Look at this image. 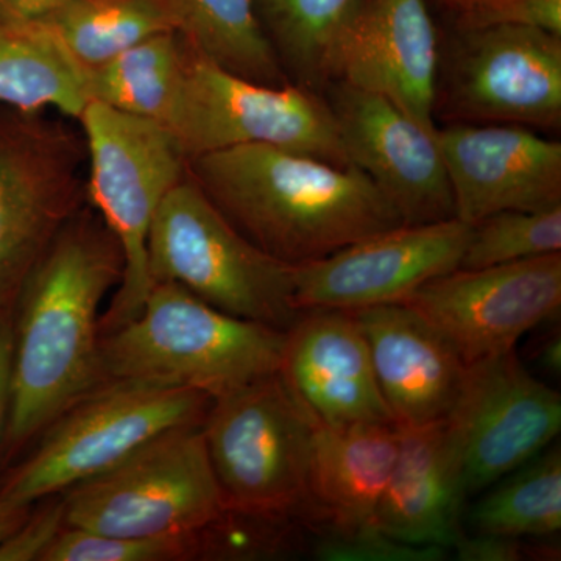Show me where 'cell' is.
Listing matches in <instances>:
<instances>
[{"instance_id": "cell-31", "label": "cell", "mask_w": 561, "mask_h": 561, "mask_svg": "<svg viewBox=\"0 0 561 561\" xmlns=\"http://www.w3.org/2000/svg\"><path fill=\"white\" fill-rule=\"evenodd\" d=\"M312 556L323 561H440L448 549L394 540L375 524L348 534L317 530Z\"/></svg>"}, {"instance_id": "cell-21", "label": "cell", "mask_w": 561, "mask_h": 561, "mask_svg": "<svg viewBox=\"0 0 561 561\" xmlns=\"http://www.w3.org/2000/svg\"><path fill=\"white\" fill-rule=\"evenodd\" d=\"M398 449L394 424H316L309 459L313 531L348 534L375 524Z\"/></svg>"}, {"instance_id": "cell-32", "label": "cell", "mask_w": 561, "mask_h": 561, "mask_svg": "<svg viewBox=\"0 0 561 561\" xmlns=\"http://www.w3.org/2000/svg\"><path fill=\"white\" fill-rule=\"evenodd\" d=\"M31 512L25 522L0 545V561H43L47 549L66 526L61 494Z\"/></svg>"}, {"instance_id": "cell-36", "label": "cell", "mask_w": 561, "mask_h": 561, "mask_svg": "<svg viewBox=\"0 0 561 561\" xmlns=\"http://www.w3.org/2000/svg\"><path fill=\"white\" fill-rule=\"evenodd\" d=\"M68 0H0V16L10 20L38 21L60 9Z\"/></svg>"}, {"instance_id": "cell-18", "label": "cell", "mask_w": 561, "mask_h": 561, "mask_svg": "<svg viewBox=\"0 0 561 561\" xmlns=\"http://www.w3.org/2000/svg\"><path fill=\"white\" fill-rule=\"evenodd\" d=\"M278 375L320 426L394 424L367 339L350 311L302 312L286 331Z\"/></svg>"}, {"instance_id": "cell-12", "label": "cell", "mask_w": 561, "mask_h": 561, "mask_svg": "<svg viewBox=\"0 0 561 561\" xmlns=\"http://www.w3.org/2000/svg\"><path fill=\"white\" fill-rule=\"evenodd\" d=\"M465 497L478 496L545 451L561 430V397L515 351L467 365L445 419Z\"/></svg>"}, {"instance_id": "cell-4", "label": "cell", "mask_w": 561, "mask_h": 561, "mask_svg": "<svg viewBox=\"0 0 561 561\" xmlns=\"http://www.w3.org/2000/svg\"><path fill=\"white\" fill-rule=\"evenodd\" d=\"M88 153L87 202L119 242L124 275L102 313V334L127 323L151 289L147 242L169 192L187 175L186 151L160 122L90 102L79 117Z\"/></svg>"}, {"instance_id": "cell-25", "label": "cell", "mask_w": 561, "mask_h": 561, "mask_svg": "<svg viewBox=\"0 0 561 561\" xmlns=\"http://www.w3.org/2000/svg\"><path fill=\"white\" fill-rule=\"evenodd\" d=\"M478 496L467 515L474 534L556 537L561 530L560 446L545 449Z\"/></svg>"}, {"instance_id": "cell-5", "label": "cell", "mask_w": 561, "mask_h": 561, "mask_svg": "<svg viewBox=\"0 0 561 561\" xmlns=\"http://www.w3.org/2000/svg\"><path fill=\"white\" fill-rule=\"evenodd\" d=\"M295 265L275 260L236 230L190 173L164 198L147 242L151 286L175 283L220 311L287 331Z\"/></svg>"}, {"instance_id": "cell-20", "label": "cell", "mask_w": 561, "mask_h": 561, "mask_svg": "<svg viewBox=\"0 0 561 561\" xmlns=\"http://www.w3.org/2000/svg\"><path fill=\"white\" fill-rule=\"evenodd\" d=\"M465 501L445 420L400 427V449L375 526L394 540L451 549L463 534Z\"/></svg>"}, {"instance_id": "cell-6", "label": "cell", "mask_w": 561, "mask_h": 561, "mask_svg": "<svg viewBox=\"0 0 561 561\" xmlns=\"http://www.w3.org/2000/svg\"><path fill=\"white\" fill-rule=\"evenodd\" d=\"M316 424L278 373L214 398L202 434L227 511L298 519L312 529Z\"/></svg>"}, {"instance_id": "cell-35", "label": "cell", "mask_w": 561, "mask_h": 561, "mask_svg": "<svg viewBox=\"0 0 561 561\" xmlns=\"http://www.w3.org/2000/svg\"><path fill=\"white\" fill-rule=\"evenodd\" d=\"M556 320L551 321V327L545 328V331L535 337L530 351L534 364L552 379L560 378L561 373L560 327H556Z\"/></svg>"}, {"instance_id": "cell-11", "label": "cell", "mask_w": 561, "mask_h": 561, "mask_svg": "<svg viewBox=\"0 0 561 561\" xmlns=\"http://www.w3.org/2000/svg\"><path fill=\"white\" fill-rule=\"evenodd\" d=\"M561 128V36L531 27L449 28L434 119Z\"/></svg>"}, {"instance_id": "cell-3", "label": "cell", "mask_w": 561, "mask_h": 561, "mask_svg": "<svg viewBox=\"0 0 561 561\" xmlns=\"http://www.w3.org/2000/svg\"><path fill=\"white\" fill-rule=\"evenodd\" d=\"M286 331L220 311L175 283H154L135 319L102 334L103 382L221 397L279 371Z\"/></svg>"}, {"instance_id": "cell-16", "label": "cell", "mask_w": 561, "mask_h": 561, "mask_svg": "<svg viewBox=\"0 0 561 561\" xmlns=\"http://www.w3.org/2000/svg\"><path fill=\"white\" fill-rule=\"evenodd\" d=\"M350 164L389 198L404 225L456 219L437 131L421 127L393 102L345 83L323 90Z\"/></svg>"}, {"instance_id": "cell-9", "label": "cell", "mask_w": 561, "mask_h": 561, "mask_svg": "<svg viewBox=\"0 0 561 561\" xmlns=\"http://www.w3.org/2000/svg\"><path fill=\"white\" fill-rule=\"evenodd\" d=\"M61 497L66 526L116 538L192 534L227 512L202 426L161 435Z\"/></svg>"}, {"instance_id": "cell-23", "label": "cell", "mask_w": 561, "mask_h": 561, "mask_svg": "<svg viewBox=\"0 0 561 561\" xmlns=\"http://www.w3.org/2000/svg\"><path fill=\"white\" fill-rule=\"evenodd\" d=\"M187 46L242 79L284 87L287 79L262 32L253 0H153Z\"/></svg>"}, {"instance_id": "cell-34", "label": "cell", "mask_w": 561, "mask_h": 561, "mask_svg": "<svg viewBox=\"0 0 561 561\" xmlns=\"http://www.w3.org/2000/svg\"><path fill=\"white\" fill-rule=\"evenodd\" d=\"M13 308L0 309V449L9 423L13 393Z\"/></svg>"}, {"instance_id": "cell-30", "label": "cell", "mask_w": 561, "mask_h": 561, "mask_svg": "<svg viewBox=\"0 0 561 561\" xmlns=\"http://www.w3.org/2000/svg\"><path fill=\"white\" fill-rule=\"evenodd\" d=\"M449 28L531 27L561 36V0H432Z\"/></svg>"}, {"instance_id": "cell-29", "label": "cell", "mask_w": 561, "mask_h": 561, "mask_svg": "<svg viewBox=\"0 0 561 561\" xmlns=\"http://www.w3.org/2000/svg\"><path fill=\"white\" fill-rule=\"evenodd\" d=\"M209 560L206 527L192 534L116 538L65 526L43 561Z\"/></svg>"}, {"instance_id": "cell-27", "label": "cell", "mask_w": 561, "mask_h": 561, "mask_svg": "<svg viewBox=\"0 0 561 561\" xmlns=\"http://www.w3.org/2000/svg\"><path fill=\"white\" fill-rule=\"evenodd\" d=\"M359 0H253L254 13L287 79L323 94L332 39Z\"/></svg>"}, {"instance_id": "cell-13", "label": "cell", "mask_w": 561, "mask_h": 561, "mask_svg": "<svg viewBox=\"0 0 561 561\" xmlns=\"http://www.w3.org/2000/svg\"><path fill=\"white\" fill-rule=\"evenodd\" d=\"M400 302L430 323L465 365L501 356L560 316L561 253L456 268Z\"/></svg>"}, {"instance_id": "cell-19", "label": "cell", "mask_w": 561, "mask_h": 561, "mask_svg": "<svg viewBox=\"0 0 561 561\" xmlns=\"http://www.w3.org/2000/svg\"><path fill=\"white\" fill-rule=\"evenodd\" d=\"M350 312L367 339L394 424L402 430L445 420L467 373L457 351L401 302Z\"/></svg>"}, {"instance_id": "cell-7", "label": "cell", "mask_w": 561, "mask_h": 561, "mask_svg": "<svg viewBox=\"0 0 561 561\" xmlns=\"http://www.w3.org/2000/svg\"><path fill=\"white\" fill-rule=\"evenodd\" d=\"M213 398L192 389L108 382L50 424L10 471L0 496L24 505L113 470L161 435L201 427Z\"/></svg>"}, {"instance_id": "cell-17", "label": "cell", "mask_w": 561, "mask_h": 561, "mask_svg": "<svg viewBox=\"0 0 561 561\" xmlns=\"http://www.w3.org/2000/svg\"><path fill=\"white\" fill-rule=\"evenodd\" d=\"M456 219L467 225L501 210L561 206V142L508 124L438 128Z\"/></svg>"}, {"instance_id": "cell-2", "label": "cell", "mask_w": 561, "mask_h": 561, "mask_svg": "<svg viewBox=\"0 0 561 561\" xmlns=\"http://www.w3.org/2000/svg\"><path fill=\"white\" fill-rule=\"evenodd\" d=\"M187 173L236 230L290 265L404 225L389 198L353 164L239 146L191 158Z\"/></svg>"}, {"instance_id": "cell-1", "label": "cell", "mask_w": 561, "mask_h": 561, "mask_svg": "<svg viewBox=\"0 0 561 561\" xmlns=\"http://www.w3.org/2000/svg\"><path fill=\"white\" fill-rule=\"evenodd\" d=\"M122 275L119 242L87 203L14 302L13 393L0 463L20 457L62 413L105 386L101 309Z\"/></svg>"}, {"instance_id": "cell-24", "label": "cell", "mask_w": 561, "mask_h": 561, "mask_svg": "<svg viewBox=\"0 0 561 561\" xmlns=\"http://www.w3.org/2000/svg\"><path fill=\"white\" fill-rule=\"evenodd\" d=\"M184 65V43L175 32L150 36L113 60L84 70L90 102L164 125Z\"/></svg>"}, {"instance_id": "cell-33", "label": "cell", "mask_w": 561, "mask_h": 561, "mask_svg": "<svg viewBox=\"0 0 561 561\" xmlns=\"http://www.w3.org/2000/svg\"><path fill=\"white\" fill-rule=\"evenodd\" d=\"M549 538H516L505 535L463 534L454 542V556L460 561H524L556 560L560 545L546 542Z\"/></svg>"}, {"instance_id": "cell-28", "label": "cell", "mask_w": 561, "mask_h": 561, "mask_svg": "<svg viewBox=\"0 0 561 561\" xmlns=\"http://www.w3.org/2000/svg\"><path fill=\"white\" fill-rule=\"evenodd\" d=\"M561 251V206L501 210L471 225L459 268H483Z\"/></svg>"}, {"instance_id": "cell-22", "label": "cell", "mask_w": 561, "mask_h": 561, "mask_svg": "<svg viewBox=\"0 0 561 561\" xmlns=\"http://www.w3.org/2000/svg\"><path fill=\"white\" fill-rule=\"evenodd\" d=\"M0 103L22 113L54 108L73 121L90 103L84 70L43 22L0 16Z\"/></svg>"}, {"instance_id": "cell-14", "label": "cell", "mask_w": 561, "mask_h": 561, "mask_svg": "<svg viewBox=\"0 0 561 561\" xmlns=\"http://www.w3.org/2000/svg\"><path fill=\"white\" fill-rule=\"evenodd\" d=\"M471 227L459 219L401 225L294 267V302L357 311L405 300L427 280L460 267Z\"/></svg>"}, {"instance_id": "cell-37", "label": "cell", "mask_w": 561, "mask_h": 561, "mask_svg": "<svg viewBox=\"0 0 561 561\" xmlns=\"http://www.w3.org/2000/svg\"><path fill=\"white\" fill-rule=\"evenodd\" d=\"M33 505L20 504L0 496V545L31 515Z\"/></svg>"}, {"instance_id": "cell-10", "label": "cell", "mask_w": 561, "mask_h": 561, "mask_svg": "<svg viewBox=\"0 0 561 561\" xmlns=\"http://www.w3.org/2000/svg\"><path fill=\"white\" fill-rule=\"evenodd\" d=\"M87 161L83 133L68 122L22 111L0 122V309L13 308L33 268L87 205Z\"/></svg>"}, {"instance_id": "cell-15", "label": "cell", "mask_w": 561, "mask_h": 561, "mask_svg": "<svg viewBox=\"0 0 561 561\" xmlns=\"http://www.w3.org/2000/svg\"><path fill=\"white\" fill-rule=\"evenodd\" d=\"M438 58L440 36L427 0H359L324 58L323 90L345 83L376 92L437 131Z\"/></svg>"}, {"instance_id": "cell-26", "label": "cell", "mask_w": 561, "mask_h": 561, "mask_svg": "<svg viewBox=\"0 0 561 561\" xmlns=\"http://www.w3.org/2000/svg\"><path fill=\"white\" fill-rule=\"evenodd\" d=\"M38 21L83 70L150 36L172 32L153 0H68Z\"/></svg>"}, {"instance_id": "cell-8", "label": "cell", "mask_w": 561, "mask_h": 561, "mask_svg": "<svg viewBox=\"0 0 561 561\" xmlns=\"http://www.w3.org/2000/svg\"><path fill=\"white\" fill-rule=\"evenodd\" d=\"M164 127L190 160L232 147L271 146L350 164L324 94L295 83L267 87L242 79L186 43L179 92Z\"/></svg>"}]
</instances>
